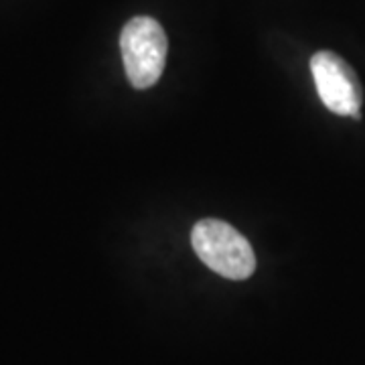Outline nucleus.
I'll use <instances>...</instances> for the list:
<instances>
[{
	"label": "nucleus",
	"mask_w": 365,
	"mask_h": 365,
	"mask_svg": "<svg viewBox=\"0 0 365 365\" xmlns=\"http://www.w3.org/2000/svg\"><path fill=\"white\" fill-rule=\"evenodd\" d=\"M191 244L209 270L230 280H246L256 270L250 242L222 220H201L191 232Z\"/></svg>",
	"instance_id": "nucleus-1"
},
{
	"label": "nucleus",
	"mask_w": 365,
	"mask_h": 365,
	"mask_svg": "<svg viewBox=\"0 0 365 365\" xmlns=\"http://www.w3.org/2000/svg\"><path fill=\"white\" fill-rule=\"evenodd\" d=\"M122 61L126 78L136 90H148L157 83L167 63L169 41L155 19L134 16L120 35Z\"/></svg>",
	"instance_id": "nucleus-2"
},
{
	"label": "nucleus",
	"mask_w": 365,
	"mask_h": 365,
	"mask_svg": "<svg viewBox=\"0 0 365 365\" xmlns=\"http://www.w3.org/2000/svg\"><path fill=\"white\" fill-rule=\"evenodd\" d=\"M311 73L321 102L339 116H361L364 91L353 67L333 51L314 53Z\"/></svg>",
	"instance_id": "nucleus-3"
}]
</instances>
